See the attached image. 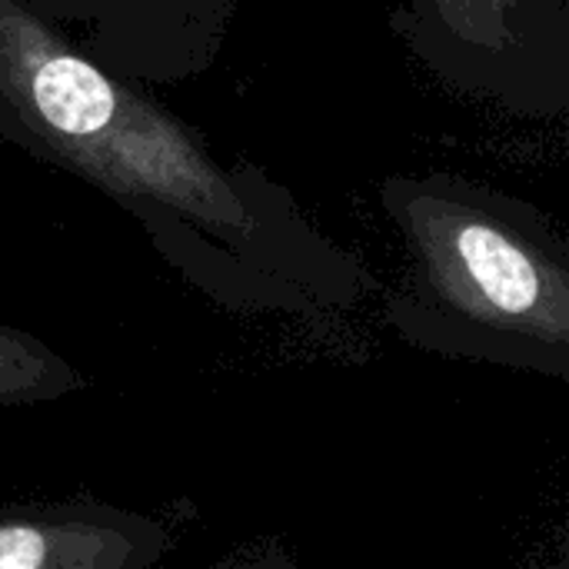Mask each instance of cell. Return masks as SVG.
<instances>
[{"label":"cell","instance_id":"cell-1","mask_svg":"<svg viewBox=\"0 0 569 569\" xmlns=\"http://www.w3.org/2000/svg\"><path fill=\"white\" fill-rule=\"evenodd\" d=\"M0 147L127 210L157 257L220 310L323 320L377 290L287 183L220 160L193 123L20 0H0Z\"/></svg>","mask_w":569,"mask_h":569},{"label":"cell","instance_id":"cell-2","mask_svg":"<svg viewBox=\"0 0 569 569\" xmlns=\"http://www.w3.org/2000/svg\"><path fill=\"white\" fill-rule=\"evenodd\" d=\"M403 267L387 327L413 350L569 380V247L520 193L450 173L380 183Z\"/></svg>","mask_w":569,"mask_h":569},{"label":"cell","instance_id":"cell-3","mask_svg":"<svg viewBox=\"0 0 569 569\" xmlns=\"http://www.w3.org/2000/svg\"><path fill=\"white\" fill-rule=\"evenodd\" d=\"M393 33L447 90L523 120L569 110V0H400Z\"/></svg>","mask_w":569,"mask_h":569},{"label":"cell","instance_id":"cell-4","mask_svg":"<svg viewBox=\"0 0 569 569\" xmlns=\"http://www.w3.org/2000/svg\"><path fill=\"white\" fill-rule=\"evenodd\" d=\"M80 53L143 87L203 77L223 53L237 0H20Z\"/></svg>","mask_w":569,"mask_h":569},{"label":"cell","instance_id":"cell-5","mask_svg":"<svg viewBox=\"0 0 569 569\" xmlns=\"http://www.w3.org/2000/svg\"><path fill=\"white\" fill-rule=\"evenodd\" d=\"M170 553L160 520L97 497L0 507V569H153Z\"/></svg>","mask_w":569,"mask_h":569},{"label":"cell","instance_id":"cell-6","mask_svg":"<svg viewBox=\"0 0 569 569\" xmlns=\"http://www.w3.org/2000/svg\"><path fill=\"white\" fill-rule=\"evenodd\" d=\"M90 380L50 343L0 323V410H23L83 393Z\"/></svg>","mask_w":569,"mask_h":569}]
</instances>
